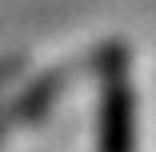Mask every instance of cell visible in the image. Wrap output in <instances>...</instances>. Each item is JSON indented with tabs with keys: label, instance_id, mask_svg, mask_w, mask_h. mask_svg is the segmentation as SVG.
<instances>
[{
	"label": "cell",
	"instance_id": "1",
	"mask_svg": "<svg viewBox=\"0 0 156 152\" xmlns=\"http://www.w3.org/2000/svg\"><path fill=\"white\" fill-rule=\"evenodd\" d=\"M88 64H92V56H88V60H80V64H56L52 72L36 76V80L28 84L20 96H12L4 108H0V136H8L12 128L28 124V120H40V116L52 108V100L64 92V84H72V80H76V72H80V68H88Z\"/></svg>",
	"mask_w": 156,
	"mask_h": 152
},
{
	"label": "cell",
	"instance_id": "2",
	"mask_svg": "<svg viewBox=\"0 0 156 152\" xmlns=\"http://www.w3.org/2000/svg\"><path fill=\"white\" fill-rule=\"evenodd\" d=\"M20 68H24V56H4V60H0V92L20 76Z\"/></svg>",
	"mask_w": 156,
	"mask_h": 152
}]
</instances>
